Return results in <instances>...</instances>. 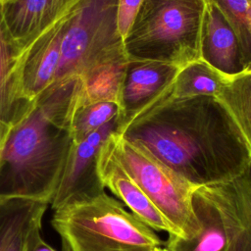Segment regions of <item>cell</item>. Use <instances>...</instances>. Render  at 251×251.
Segmentation results:
<instances>
[{
  "label": "cell",
  "mask_w": 251,
  "mask_h": 251,
  "mask_svg": "<svg viewBox=\"0 0 251 251\" xmlns=\"http://www.w3.org/2000/svg\"><path fill=\"white\" fill-rule=\"evenodd\" d=\"M200 59L228 76L243 70L236 36L219 9L209 1L201 27Z\"/></svg>",
  "instance_id": "4fadbf2b"
},
{
  "label": "cell",
  "mask_w": 251,
  "mask_h": 251,
  "mask_svg": "<svg viewBox=\"0 0 251 251\" xmlns=\"http://www.w3.org/2000/svg\"><path fill=\"white\" fill-rule=\"evenodd\" d=\"M51 225L63 251H153L165 245L154 229L105 190L54 210Z\"/></svg>",
  "instance_id": "3957f363"
},
{
  "label": "cell",
  "mask_w": 251,
  "mask_h": 251,
  "mask_svg": "<svg viewBox=\"0 0 251 251\" xmlns=\"http://www.w3.org/2000/svg\"><path fill=\"white\" fill-rule=\"evenodd\" d=\"M116 9L117 0L78 3L63 38L60 67L52 85L82 83L103 70L129 60L118 31Z\"/></svg>",
  "instance_id": "5b68a950"
},
{
  "label": "cell",
  "mask_w": 251,
  "mask_h": 251,
  "mask_svg": "<svg viewBox=\"0 0 251 251\" xmlns=\"http://www.w3.org/2000/svg\"><path fill=\"white\" fill-rule=\"evenodd\" d=\"M153 251H167L166 250V248H165V246H163V247H158V248H156V249H154Z\"/></svg>",
  "instance_id": "cb8c5ba5"
},
{
  "label": "cell",
  "mask_w": 251,
  "mask_h": 251,
  "mask_svg": "<svg viewBox=\"0 0 251 251\" xmlns=\"http://www.w3.org/2000/svg\"><path fill=\"white\" fill-rule=\"evenodd\" d=\"M182 67L159 60L129 59L123 84L119 125L155 100Z\"/></svg>",
  "instance_id": "8fae6325"
},
{
  "label": "cell",
  "mask_w": 251,
  "mask_h": 251,
  "mask_svg": "<svg viewBox=\"0 0 251 251\" xmlns=\"http://www.w3.org/2000/svg\"><path fill=\"white\" fill-rule=\"evenodd\" d=\"M121 117L122 108L118 103L109 101L89 103L67 111L64 128L70 140L77 142L112 120Z\"/></svg>",
  "instance_id": "e0dca14e"
},
{
  "label": "cell",
  "mask_w": 251,
  "mask_h": 251,
  "mask_svg": "<svg viewBox=\"0 0 251 251\" xmlns=\"http://www.w3.org/2000/svg\"><path fill=\"white\" fill-rule=\"evenodd\" d=\"M78 3L20 50L15 75L22 102L34 101L53 84L60 67L63 38Z\"/></svg>",
  "instance_id": "52a82bcc"
},
{
  "label": "cell",
  "mask_w": 251,
  "mask_h": 251,
  "mask_svg": "<svg viewBox=\"0 0 251 251\" xmlns=\"http://www.w3.org/2000/svg\"><path fill=\"white\" fill-rule=\"evenodd\" d=\"M116 131L199 186L232 180L251 165L231 126L175 122L168 110H161Z\"/></svg>",
  "instance_id": "7a4b0ae2"
},
{
  "label": "cell",
  "mask_w": 251,
  "mask_h": 251,
  "mask_svg": "<svg viewBox=\"0 0 251 251\" xmlns=\"http://www.w3.org/2000/svg\"><path fill=\"white\" fill-rule=\"evenodd\" d=\"M43 215L44 213H39L30 219L15 235L5 251H28L31 230L36 224L41 223Z\"/></svg>",
  "instance_id": "44dd1931"
},
{
  "label": "cell",
  "mask_w": 251,
  "mask_h": 251,
  "mask_svg": "<svg viewBox=\"0 0 251 251\" xmlns=\"http://www.w3.org/2000/svg\"><path fill=\"white\" fill-rule=\"evenodd\" d=\"M213 101L223 109L251 158V69L228 76Z\"/></svg>",
  "instance_id": "9a60e30c"
},
{
  "label": "cell",
  "mask_w": 251,
  "mask_h": 251,
  "mask_svg": "<svg viewBox=\"0 0 251 251\" xmlns=\"http://www.w3.org/2000/svg\"><path fill=\"white\" fill-rule=\"evenodd\" d=\"M96 172L103 187L108 188L132 214L148 226L155 231H164L168 235L178 236L174 226L149 200L123 168L114 154L108 138L99 150L96 160Z\"/></svg>",
  "instance_id": "9c48e42d"
},
{
  "label": "cell",
  "mask_w": 251,
  "mask_h": 251,
  "mask_svg": "<svg viewBox=\"0 0 251 251\" xmlns=\"http://www.w3.org/2000/svg\"><path fill=\"white\" fill-rule=\"evenodd\" d=\"M80 0H0L8 29L21 50Z\"/></svg>",
  "instance_id": "7c38bea8"
},
{
  "label": "cell",
  "mask_w": 251,
  "mask_h": 251,
  "mask_svg": "<svg viewBox=\"0 0 251 251\" xmlns=\"http://www.w3.org/2000/svg\"><path fill=\"white\" fill-rule=\"evenodd\" d=\"M48 205L46 202L25 199H0V251H5L30 219L45 213Z\"/></svg>",
  "instance_id": "d6986e66"
},
{
  "label": "cell",
  "mask_w": 251,
  "mask_h": 251,
  "mask_svg": "<svg viewBox=\"0 0 251 251\" xmlns=\"http://www.w3.org/2000/svg\"><path fill=\"white\" fill-rule=\"evenodd\" d=\"M143 0H117V27L123 42L129 33Z\"/></svg>",
  "instance_id": "ffe728a7"
},
{
  "label": "cell",
  "mask_w": 251,
  "mask_h": 251,
  "mask_svg": "<svg viewBox=\"0 0 251 251\" xmlns=\"http://www.w3.org/2000/svg\"><path fill=\"white\" fill-rule=\"evenodd\" d=\"M40 228H41V223L36 224L32 228L30 239H29L28 251H56L41 237Z\"/></svg>",
  "instance_id": "7402d4cb"
},
{
  "label": "cell",
  "mask_w": 251,
  "mask_h": 251,
  "mask_svg": "<svg viewBox=\"0 0 251 251\" xmlns=\"http://www.w3.org/2000/svg\"><path fill=\"white\" fill-rule=\"evenodd\" d=\"M20 49L5 23L0 3V119L13 125L28 103L18 95L15 66Z\"/></svg>",
  "instance_id": "2e32d148"
},
{
  "label": "cell",
  "mask_w": 251,
  "mask_h": 251,
  "mask_svg": "<svg viewBox=\"0 0 251 251\" xmlns=\"http://www.w3.org/2000/svg\"><path fill=\"white\" fill-rule=\"evenodd\" d=\"M216 186L226 223L227 251H251V165L239 176Z\"/></svg>",
  "instance_id": "5bb4252c"
},
{
  "label": "cell",
  "mask_w": 251,
  "mask_h": 251,
  "mask_svg": "<svg viewBox=\"0 0 251 251\" xmlns=\"http://www.w3.org/2000/svg\"><path fill=\"white\" fill-rule=\"evenodd\" d=\"M227 77L228 75L220 73L202 59L192 61L178 71L169 86L155 100L139 110L127 121L119 125L118 128L125 127L145 116L174 104L199 97L214 99Z\"/></svg>",
  "instance_id": "30bf717a"
},
{
  "label": "cell",
  "mask_w": 251,
  "mask_h": 251,
  "mask_svg": "<svg viewBox=\"0 0 251 251\" xmlns=\"http://www.w3.org/2000/svg\"><path fill=\"white\" fill-rule=\"evenodd\" d=\"M11 127H12L11 125L3 122L0 119V161H1V158H2V154H3V151H4V148H5V145H6Z\"/></svg>",
  "instance_id": "603a6c76"
},
{
  "label": "cell",
  "mask_w": 251,
  "mask_h": 251,
  "mask_svg": "<svg viewBox=\"0 0 251 251\" xmlns=\"http://www.w3.org/2000/svg\"><path fill=\"white\" fill-rule=\"evenodd\" d=\"M222 13L233 30L242 66L251 69V0H207Z\"/></svg>",
  "instance_id": "ac0fdd59"
},
{
  "label": "cell",
  "mask_w": 251,
  "mask_h": 251,
  "mask_svg": "<svg viewBox=\"0 0 251 251\" xmlns=\"http://www.w3.org/2000/svg\"><path fill=\"white\" fill-rule=\"evenodd\" d=\"M117 159L149 200L176 229L178 236L190 239L200 231L193 208L196 185L168 167L142 145L118 131L108 137Z\"/></svg>",
  "instance_id": "8992f818"
},
{
  "label": "cell",
  "mask_w": 251,
  "mask_h": 251,
  "mask_svg": "<svg viewBox=\"0 0 251 251\" xmlns=\"http://www.w3.org/2000/svg\"><path fill=\"white\" fill-rule=\"evenodd\" d=\"M75 83L50 86L12 125L0 161V199L51 203L71 141L64 118Z\"/></svg>",
  "instance_id": "6da1fadb"
},
{
  "label": "cell",
  "mask_w": 251,
  "mask_h": 251,
  "mask_svg": "<svg viewBox=\"0 0 251 251\" xmlns=\"http://www.w3.org/2000/svg\"><path fill=\"white\" fill-rule=\"evenodd\" d=\"M119 120H112L80 141H70L61 180L50 203L53 210L105 190L97 176L96 160L105 140L117 129Z\"/></svg>",
  "instance_id": "ba28073f"
},
{
  "label": "cell",
  "mask_w": 251,
  "mask_h": 251,
  "mask_svg": "<svg viewBox=\"0 0 251 251\" xmlns=\"http://www.w3.org/2000/svg\"><path fill=\"white\" fill-rule=\"evenodd\" d=\"M207 0H143L124 41L128 59L184 66L200 59V34Z\"/></svg>",
  "instance_id": "277c9868"
}]
</instances>
